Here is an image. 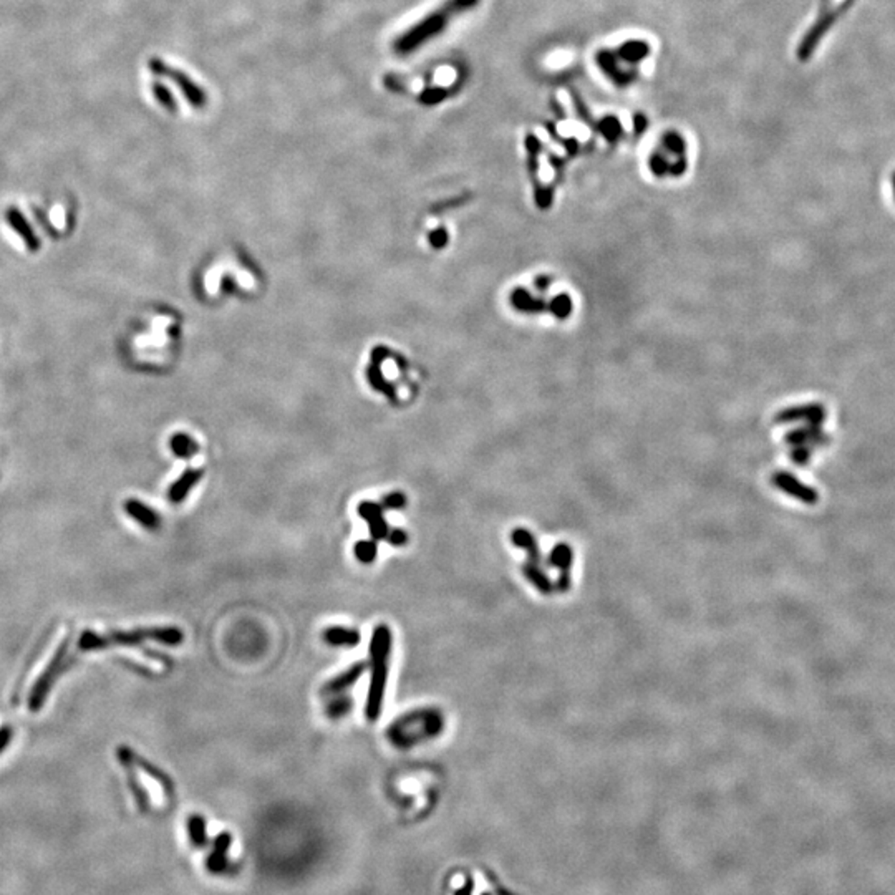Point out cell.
<instances>
[{
  "label": "cell",
  "instance_id": "obj_1",
  "mask_svg": "<svg viewBox=\"0 0 895 895\" xmlns=\"http://www.w3.org/2000/svg\"><path fill=\"white\" fill-rule=\"evenodd\" d=\"M391 647H393V633L386 623H379L373 628L372 640H370V686H368L367 703H365V717L370 723H375L380 718L381 708H383V698L386 683H388V667Z\"/></svg>",
  "mask_w": 895,
  "mask_h": 895
},
{
  "label": "cell",
  "instance_id": "obj_2",
  "mask_svg": "<svg viewBox=\"0 0 895 895\" xmlns=\"http://www.w3.org/2000/svg\"><path fill=\"white\" fill-rule=\"evenodd\" d=\"M443 712L433 706L416 708L402 714L388 726L386 738L395 748L408 749L435 740L443 733Z\"/></svg>",
  "mask_w": 895,
  "mask_h": 895
},
{
  "label": "cell",
  "instance_id": "obj_3",
  "mask_svg": "<svg viewBox=\"0 0 895 895\" xmlns=\"http://www.w3.org/2000/svg\"><path fill=\"white\" fill-rule=\"evenodd\" d=\"M476 3H478V0H446L438 10L431 12L428 17H425L416 25H413L410 30H407L402 37L397 38L393 45L395 52L398 55H408V53L416 50L423 43L430 42L436 35L442 34L454 15L467 10V8H473Z\"/></svg>",
  "mask_w": 895,
  "mask_h": 895
},
{
  "label": "cell",
  "instance_id": "obj_4",
  "mask_svg": "<svg viewBox=\"0 0 895 895\" xmlns=\"http://www.w3.org/2000/svg\"><path fill=\"white\" fill-rule=\"evenodd\" d=\"M146 640H155L163 643V645L176 647L183 643L184 635L181 628L178 627H150V628H136L132 632H115L110 635H98L93 632H85L82 638L78 640V647L85 651L98 650L108 645H139Z\"/></svg>",
  "mask_w": 895,
  "mask_h": 895
},
{
  "label": "cell",
  "instance_id": "obj_5",
  "mask_svg": "<svg viewBox=\"0 0 895 895\" xmlns=\"http://www.w3.org/2000/svg\"><path fill=\"white\" fill-rule=\"evenodd\" d=\"M66 649H69V638L58 647L55 654H53L50 663L45 667V670L42 672V675L38 677V680L35 682V685L30 691L29 696V708L32 712H38L40 708L43 706V701L47 698L48 691H50L52 683L55 682V678L58 677V673L65 668V655H66Z\"/></svg>",
  "mask_w": 895,
  "mask_h": 895
},
{
  "label": "cell",
  "instance_id": "obj_6",
  "mask_svg": "<svg viewBox=\"0 0 895 895\" xmlns=\"http://www.w3.org/2000/svg\"><path fill=\"white\" fill-rule=\"evenodd\" d=\"M845 6H847V3H844V6H840L838 8H832V10H831L829 6H827V0H826L824 7L821 8L819 19L814 22V25L808 30V34L804 35L803 40H801V43H799V47H798V58H799L801 62H806V60H809V58L812 57V53H814V50H816L817 45H819L822 37H824V35L829 32L831 27L834 25V22L839 19L840 12L844 10Z\"/></svg>",
  "mask_w": 895,
  "mask_h": 895
},
{
  "label": "cell",
  "instance_id": "obj_7",
  "mask_svg": "<svg viewBox=\"0 0 895 895\" xmlns=\"http://www.w3.org/2000/svg\"><path fill=\"white\" fill-rule=\"evenodd\" d=\"M153 70H155L156 73L168 75L169 78L178 85L179 90L183 92V95L188 98V101H190L192 106H195V108H204L206 106V103H208V95H206V92L199 87V85H196L195 82H192L190 76L181 73V71H178V70L166 69V66L161 64V62H155V64H153Z\"/></svg>",
  "mask_w": 895,
  "mask_h": 895
},
{
  "label": "cell",
  "instance_id": "obj_8",
  "mask_svg": "<svg viewBox=\"0 0 895 895\" xmlns=\"http://www.w3.org/2000/svg\"><path fill=\"white\" fill-rule=\"evenodd\" d=\"M357 511L360 517H362V519L368 524V530H370V537L373 539V541L379 542L386 539L390 526L383 517V507L376 505V502L363 501L358 505Z\"/></svg>",
  "mask_w": 895,
  "mask_h": 895
},
{
  "label": "cell",
  "instance_id": "obj_9",
  "mask_svg": "<svg viewBox=\"0 0 895 895\" xmlns=\"http://www.w3.org/2000/svg\"><path fill=\"white\" fill-rule=\"evenodd\" d=\"M367 670V662H355L352 667H348L344 672H340L337 677L330 678L325 685L322 686L320 693L323 696H334L339 693H345V691L350 690L355 683H357L360 678L363 677Z\"/></svg>",
  "mask_w": 895,
  "mask_h": 895
},
{
  "label": "cell",
  "instance_id": "obj_10",
  "mask_svg": "<svg viewBox=\"0 0 895 895\" xmlns=\"http://www.w3.org/2000/svg\"><path fill=\"white\" fill-rule=\"evenodd\" d=\"M323 640L327 645L337 647V649H353L362 642V633L357 628L341 627V625H332L327 627L322 633Z\"/></svg>",
  "mask_w": 895,
  "mask_h": 895
},
{
  "label": "cell",
  "instance_id": "obj_11",
  "mask_svg": "<svg viewBox=\"0 0 895 895\" xmlns=\"http://www.w3.org/2000/svg\"><path fill=\"white\" fill-rule=\"evenodd\" d=\"M125 511L127 514L132 517V519L136 521L139 526H143L145 529L150 530H156L161 526V516L156 512L153 507H150L145 502L138 501V499H128L125 502Z\"/></svg>",
  "mask_w": 895,
  "mask_h": 895
},
{
  "label": "cell",
  "instance_id": "obj_12",
  "mask_svg": "<svg viewBox=\"0 0 895 895\" xmlns=\"http://www.w3.org/2000/svg\"><path fill=\"white\" fill-rule=\"evenodd\" d=\"M7 221L10 224V227L15 231L19 236L22 237V241L25 242V246L29 247L30 251H37L40 247V242L35 236V232L30 227V224L27 223V219L22 216V213L19 209L10 208L7 213Z\"/></svg>",
  "mask_w": 895,
  "mask_h": 895
},
{
  "label": "cell",
  "instance_id": "obj_13",
  "mask_svg": "<svg viewBox=\"0 0 895 895\" xmlns=\"http://www.w3.org/2000/svg\"><path fill=\"white\" fill-rule=\"evenodd\" d=\"M201 476H202V471H192V470L186 471V473H184L181 478H179L176 483L169 488L168 491L169 501L174 502V505L181 502L183 499L190 494L191 489L197 484V481H201Z\"/></svg>",
  "mask_w": 895,
  "mask_h": 895
},
{
  "label": "cell",
  "instance_id": "obj_14",
  "mask_svg": "<svg viewBox=\"0 0 895 895\" xmlns=\"http://www.w3.org/2000/svg\"><path fill=\"white\" fill-rule=\"evenodd\" d=\"M353 710V698L350 695H334L325 703V714L328 719H341Z\"/></svg>",
  "mask_w": 895,
  "mask_h": 895
},
{
  "label": "cell",
  "instance_id": "obj_15",
  "mask_svg": "<svg viewBox=\"0 0 895 895\" xmlns=\"http://www.w3.org/2000/svg\"><path fill=\"white\" fill-rule=\"evenodd\" d=\"M353 554L360 564H373L376 561V556H379V544H376V541H373V539L355 542Z\"/></svg>",
  "mask_w": 895,
  "mask_h": 895
},
{
  "label": "cell",
  "instance_id": "obj_16",
  "mask_svg": "<svg viewBox=\"0 0 895 895\" xmlns=\"http://www.w3.org/2000/svg\"><path fill=\"white\" fill-rule=\"evenodd\" d=\"M512 304L516 305L519 310H524V312H541L542 309H546V304H542L541 300L534 299L533 295L528 294L526 290H516L512 294Z\"/></svg>",
  "mask_w": 895,
  "mask_h": 895
},
{
  "label": "cell",
  "instance_id": "obj_17",
  "mask_svg": "<svg viewBox=\"0 0 895 895\" xmlns=\"http://www.w3.org/2000/svg\"><path fill=\"white\" fill-rule=\"evenodd\" d=\"M171 449H173L174 454H178V456H181V458H190V456H192V454L196 453L195 451L196 446L192 444L191 439L188 438V436H183V435L174 436V438L171 439Z\"/></svg>",
  "mask_w": 895,
  "mask_h": 895
},
{
  "label": "cell",
  "instance_id": "obj_18",
  "mask_svg": "<svg viewBox=\"0 0 895 895\" xmlns=\"http://www.w3.org/2000/svg\"><path fill=\"white\" fill-rule=\"evenodd\" d=\"M552 562H554L557 568H561L565 572V570L569 569L570 562H572V551H570L565 544H561V546H557L554 549V552H552Z\"/></svg>",
  "mask_w": 895,
  "mask_h": 895
},
{
  "label": "cell",
  "instance_id": "obj_19",
  "mask_svg": "<svg viewBox=\"0 0 895 895\" xmlns=\"http://www.w3.org/2000/svg\"><path fill=\"white\" fill-rule=\"evenodd\" d=\"M549 307H551L552 312H554V316H557L559 318H565L570 312H572V300H570L568 295H559L552 300Z\"/></svg>",
  "mask_w": 895,
  "mask_h": 895
},
{
  "label": "cell",
  "instance_id": "obj_20",
  "mask_svg": "<svg viewBox=\"0 0 895 895\" xmlns=\"http://www.w3.org/2000/svg\"><path fill=\"white\" fill-rule=\"evenodd\" d=\"M524 574L528 575V579H529V580H533L534 586H536L537 589H541L542 592H549V591H551V584H549L547 577L541 572V570L534 568V565H526V568H524Z\"/></svg>",
  "mask_w": 895,
  "mask_h": 895
},
{
  "label": "cell",
  "instance_id": "obj_21",
  "mask_svg": "<svg viewBox=\"0 0 895 895\" xmlns=\"http://www.w3.org/2000/svg\"><path fill=\"white\" fill-rule=\"evenodd\" d=\"M448 95V90L444 88H426L420 93V101L423 105H436V103L443 101Z\"/></svg>",
  "mask_w": 895,
  "mask_h": 895
},
{
  "label": "cell",
  "instance_id": "obj_22",
  "mask_svg": "<svg viewBox=\"0 0 895 895\" xmlns=\"http://www.w3.org/2000/svg\"><path fill=\"white\" fill-rule=\"evenodd\" d=\"M404 506H407V496L400 491L386 494L383 501H381V507H385V509L398 511V509H403Z\"/></svg>",
  "mask_w": 895,
  "mask_h": 895
},
{
  "label": "cell",
  "instance_id": "obj_23",
  "mask_svg": "<svg viewBox=\"0 0 895 895\" xmlns=\"http://www.w3.org/2000/svg\"><path fill=\"white\" fill-rule=\"evenodd\" d=\"M408 539L410 537H408L407 530L402 528H391L386 534V541L393 547H404L408 544Z\"/></svg>",
  "mask_w": 895,
  "mask_h": 895
},
{
  "label": "cell",
  "instance_id": "obj_24",
  "mask_svg": "<svg viewBox=\"0 0 895 895\" xmlns=\"http://www.w3.org/2000/svg\"><path fill=\"white\" fill-rule=\"evenodd\" d=\"M153 90H155V93H156V97H158V100L163 103L166 108H169V110H174V105H176V103H174V98L171 97V93L163 87V85H155V88H153Z\"/></svg>",
  "mask_w": 895,
  "mask_h": 895
},
{
  "label": "cell",
  "instance_id": "obj_25",
  "mask_svg": "<svg viewBox=\"0 0 895 895\" xmlns=\"http://www.w3.org/2000/svg\"><path fill=\"white\" fill-rule=\"evenodd\" d=\"M12 740V730L8 726L0 728V753L7 748V745L10 743Z\"/></svg>",
  "mask_w": 895,
  "mask_h": 895
},
{
  "label": "cell",
  "instance_id": "obj_26",
  "mask_svg": "<svg viewBox=\"0 0 895 895\" xmlns=\"http://www.w3.org/2000/svg\"><path fill=\"white\" fill-rule=\"evenodd\" d=\"M549 282H551V281H549L547 277H539V279H537V282H536V286H537L539 289H541V290H546V289H547V286H549Z\"/></svg>",
  "mask_w": 895,
  "mask_h": 895
}]
</instances>
